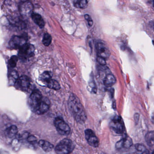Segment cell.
I'll list each match as a JSON object with an SVG mask.
<instances>
[{"label":"cell","mask_w":154,"mask_h":154,"mask_svg":"<svg viewBox=\"0 0 154 154\" xmlns=\"http://www.w3.org/2000/svg\"><path fill=\"white\" fill-rule=\"evenodd\" d=\"M88 1L85 0L78 1L76 0L74 1V5L77 8L85 9L87 8Z\"/></svg>","instance_id":"7402d4cb"},{"label":"cell","mask_w":154,"mask_h":154,"mask_svg":"<svg viewBox=\"0 0 154 154\" xmlns=\"http://www.w3.org/2000/svg\"><path fill=\"white\" fill-rule=\"evenodd\" d=\"M38 145L45 152H48L51 151L54 148V146L50 142L44 140H40L38 142Z\"/></svg>","instance_id":"ac0fdd59"},{"label":"cell","mask_w":154,"mask_h":154,"mask_svg":"<svg viewBox=\"0 0 154 154\" xmlns=\"http://www.w3.org/2000/svg\"><path fill=\"white\" fill-rule=\"evenodd\" d=\"M54 123L57 130L61 135L66 136L70 133L71 130L70 127L62 118L60 117L56 118Z\"/></svg>","instance_id":"5b68a950"},{"label":"cell","mask_w":154,"mask_h":154,"mask_svg":"<svg viewBox=\"0 0 154 154\" xmlns=\"http://www.w3.org/2000/svg\"><path fill=\"white\" fill-rule=\"evenodd\" d=\"M152 42H153V45H154V41H152Z\"/></svg>","instance_id":"4dcf8cb0"},{"label":"cell","mask_w":154,"mask_h":154,"mask_svg":"<svg viewBox=\"0 0 154 154\" xmlns=\"http://www.w3.org/2000/svg\"><path fill=\"white\" fill-rule=\"evenodd\" d=\"M110 127L117 134H122L125 131V125L121 116H116L110 122Z\"/></svg>","instance_id":"3957f363"},{"label":"cell","mask_w":154,"mask_h":154,"mask_svg":"<svg viewBox=\"0 0 154 154\" xmlns=\"http://www.w3.org/2000/svg\"><path fill=\"white\" fill-rule=\"evenodd\" d=\"M85 137L87 142L91 146L94 147L99 146V139L91 130L87 129L85 130Z\"/></svg>","instance_id":"8fae6325"},{"label":"cell","mask_w":154,"mask_h":154,"mask_svg":"<svg viewBox=\"0 0 154 154\" xmlns=\"http://www.w3.org/2000/svg\"><path fill=\"white\" fill-rule=\"evenodd\" d=\"M28 141L29 142L30 144L34 145V144H36L37 142V138L35 137V136H32V135H30V136H29L27 138Z\"/></svg>","instance_id":"484cf974"},{"label":"cell","mask_w":154,"mask_h":154,"mask_svg":"<svg viewBox=\"0 0 154 154\" xmlns=\"http://www.w3.org/2000/svg\"><path fill=\"white\" fill-rule=\"evenodd\" d=\"M34 7L32 3L29 1L21 2L20 5V12L21 15L24 17L31 16L33 14Z\"/></svg>","instance_id":"30bf717a"},{"label":"cell","mask_w":154,"mask_h":154,"mask_svg":"<svg viewBox=\"0 0 154 154\" xmlns=\"http://www.w3.org/2000/svg\"><path fill=\"white\" fill-rule=\"evenodd\" d=\"M27 40L25 37L13 36L10 40L9 45L11 48L20 49L22 46L27 44Z\"/></svg>","instance_id":"ba28073f"},{"label":"cell","mask_w":154,"mask_h":154,"mask_svg":"<svg viewBox=\"0 0 154 154\" xmlns=\"http://www.w3.org/2000/svg\"><path fill=\"white\" fill-rule=\"evenodd\" d=\"M116 80L115 76L112 74H108L105 76L103 80V84L106 87H111L116 83Z\"/></svg>","instance_id":"9a60e30c"},{"label":"cell","mask_w":154,"mask_h":154,"mask_svg":"<svg viewBox=\"0 0 154 154\" xmlns=\"http://www.w3.org/2000/svg\"><path fill=\"white\" fill-rule=\"evenodd\" d=\"M152 154H154V151L153 152V153H152Z\"/></svg>","instance_id":"d6a6232c"},{"label":"cell","mask_w":154,"mask_h":154,"mask_svg":"<svg viewBox=\"0 0 154 154\" xmlns=\"http://www.w3.org/2000/svg\"><path fill=\"white\" fill-rule=\"evenodd\" d=\"M97 60L98 63H99L101 65L103 66L106 65V61H105V59H104V58L100 57H98L97 58Z\"/></svg>","instance_id":"83f0119b"},{"label":"cell","mask_w":154,"mask_h":154,"mask_svg":"<svg viewBox=\"0 0 154 154\" xmlns=\"http://www.w3.org/2000/svg\"><path fill=\"white\" fill-rule=\"evenodd\" d=\"M132 145V139L128 136H125L116 143L115 148L117 150H120L122 149H128Z\"/></svg>","instance_id":"7c38bea8"},{"label":"cell","mask_w":154,"mask_h":154,"mask_svg":"<svg viewBox=\"0 0 154 154\" xmlns=\"http://www.w3.org/2000/svg\"><path fill=\"white\" fill-rule=\"evenodd\" d=\"M113 109H115L116 108V103L115 102H113Z\"/></svg>","instance_id":"f546056e"},{"label":"cell","mask_w":154,"mask_h":154,"mask_svg":"<svg viewBox=\"0 0 154 154\" xmlns=\"http://www.w3.org/2000/svg\"><path fill=\"white\" fill-rule=\"evenodd\" d=\"M30 83L29 78L26 75L20 76L17 83L18 87L24 91H26L29 88Z\"/></svg>","instance_id":"4fadbf2b"},{"label":"cell","mask_w":154,"mask_h":154,"mask_svg":"<svg viewBox=\"0 0 154 154\" xmlns=\"http://www.w3.org/2000/svg\"><path fill=\"white\" fill-rule=\"evenodd\" d=\"M96 48L98 57L105 59L109 57L111 54L109 49L103 41L100 40L98 41L96 44Z\"/></svg>","instance_id":"8992f818"},{"label":"cell","mask_w":154,"mask_h":154,"mask_svg":"<svg viewBox=\"0 0 154 154\" xmlns=\"http://www.w3.org/2000/svg\"><path fill=\"white\" fill-rule=\"evenodd\" d=\"M145 140L149 146H154V131L148 132L145 137Z\"/></svg>","instance_id":"44dd1931"},{"label":"cell","mask_w":154,"mask_h":154,"mask_svg":"<svg viewBox=\"0 0 154 154\" xmlns=\"http://www.w3.org/2000/svg\"><path fill=\"white\" fill-rule=\"evenodd\" d=\"M35 51V46L31 44L27 43L19 49L18 57L21 60L26 61L33 57Z\"/></svg>","instance_id":"277c9868"},{"label":"cell","mask_w":154,"mask_h":154,"mask_svg":"<svg viewBox=\"0 0 154 154\" xmlns=\"http://www.w3.org/2000/svg\"><path fill=\"white\" fill-rule=\"evenodd\" d=\"M153 7H154V4H153Z\"/></svg>","instance_id":"1f68e13d"},{"label":"cell","mask_w":154,"mask_h":154,"mask_svg":"<svg viewBox=\"0 0 154 154\" xmlns=\"http://www.w3.org/2000/svg\"><path fill=\"white\" fill-rule=\"evenodd\" d=\"M18 132L17 128L16 126L12 125L7 128L5 131V134L9 138H13L17 136Z\"/></svg>","instance_id":"e0dca14e"},{"label":"cell","mask_w":154,"mask_h":154,"mask_svg":"<svg viewBox=\"0 0 154 154\" xmlns=\"http://www.w3.org/2000/svg\"><path fill=\"white\" fill-rule=\"evenodd\" d=\"M43 97L40 91L38 90H34L29 97V105L34 111L38 105L42 100Z\"/></svg>","instance_id":"52a82bcc"},{"label":"cell","mask_w":154,"mask_h":154,"mask_svg":"<svg viewBox=\"0 0 154 154\" xmlns=\"http://www.w3.org/2000/svg\"><path fill=\"white\" fill-rule=\"evenodd\" d=\"M139 114L138 113H135L134 115V120H135V122L136 123H137L138 122L139 120Z\"/></svg>","instance_id":"f1b7e54d"},{"label":"cell","mask_w":154,"mask_h":154,"mask_svg":"<svg viewBox=\"0 0 154 154\" xmlns=\"http://www.w3.org/2000/svg\"><path fill=\"white\" fill-rule=\"evenodd\" d=\"M135 149H136V154H149L148 150L142 144H136Z\"/></svg>","instance_id":"ffe728a7"},{"label":"cell","mask_w":154,"mask_h":154,"mask_svg":"<svg viewBox=\"0 0 154 154\" xmlns=\"http://www.w3.org/2000/svg\"><path fill=\"white\" fill-rule=\"evenodd\" d=\"M68 107L75 120L84 123L87 119L86 113L80 100L74 94H71L68 100Z\"/></svg>","instance_id":"6da1fadb"},{"label":"cell","mask_w":154,"mask_h":154,"mask_svg":"<svg viewBox=\"0 0 154 154\" xmlns=\"http://www.w3.org/2000/svg\"><path fill=\"white\" fill-rule=\"evenodd\" d=\"M31 17L32 20L40 28L42 29L45 27V21L41 15L37 13H33Z\"/></svg>","instance_id":"5bb4252c"},{"label":"cell","mask_w":154,"mask_h":154,"mask_svg":"<svg viewBox=\"0 0 154 154\" xmlns=\"http://www.w3.org/2000/svg\"><path fill=\"white\" fill-rule=\"evenodd\" d=\"M52 72L48 71H45L43 72L40 76V80L42 81L45 84L49 80L52 79Z\"/></svg>","instance_id":"603a6c76"},{"label":"cell","mask_w":154,"mask_h":154,"mask_svg":"<svg viewBox=\"0 0 154 154\" xmlns=\"http://www.w3.org/2000/svg\"><path fill=\"white\" fill-rule=\"evenodd\" d=\"M52 36L48 33H46L43 37L42 43L45 46H49L52 43Z\"/></svg>","instance_id":"cb8c5ba5"},{"label":"cell","mask_w":154,"mask_h":154,"mask_svg":"<svg viewBox=\"0 0 154 154\" xmlns=\"http://www.w3.org/2000/svg\"><path fill=\"white\" fill-rule=\"evenodd\" d=\"M85 19L87 20V22H88L89 26H92L93 25V21L91 17H90V15H88V14H85Z\"/></svg>","instance_id":"4316f807"},{"label":"cell","mask_w":154,"mask_h":154,"mask_svg":"<svg viewBox=\"0 0 154 154\" xmlns=\"http://www.w3.org/2000/svg\"><path fill=\"white\" fill-rule=\"evenodd\" d=\"M74 148V145L71 140L64 139L57 145L55 152L57 154H70Z\"/></svg>","instance_id":"7a4b0ae2"},{"label":"cell","mask_w":154,"mask_h":154,"mask_svg":"<svg viewBox=\"0 0 154 154\" xmlns=\"http://www.w3.org/2000/svg\"><path fill=\"white\" fill-rule=\"evenodd\" d=\"M19 57L17 56H12L9 61V65L11 68H14L17 66Z\"/></svg>","instance_id":"d4e9b609"},{"label":"cell","mask_w":154,"mask_h":154,"mask_svg":"<svg viewBox=\"0 0 154 154\" xmlns=\"http://www.w3.org/2000/svg\"><path fill=\"white\" fill-rule=\"evenodd\" d=\"M45 84L48 88L56 90V91H58V90H60V88H61V86H60L59 83L56 80H53L52 79L49 80Z\"/></svg>","instance_id":"d6986e66"},{"label":"cell","mask_w":154,"mask_h":154,"mask_svg":"<svg viewBox=\"0 0 154 154\" xmlns=\"http://www.w3.org/2000/svg\"><path fill=\"white\" fill-rule=\"evenodd\" d=\"M51 103L48 98L43 97L42 100L36 107L34 112L38 115L44 114L49 110Z\"/></svg>","instance_id":"9c48e42d"},{"label":"cell","mask_w":154,"mask_h":154,"mask_svg":"<svg viewBox=\"0 0 154 154\" xmlns=\"http://www.w3.org/2000/svg\"><path fill=\"white\" fill-rule=\"evenodd\" d=\"M19 74L16 70H12L9 74L8 78L11 85H14L19 79Z\"/></svg>","instance_id":"2e32d148"}]
</instances>
